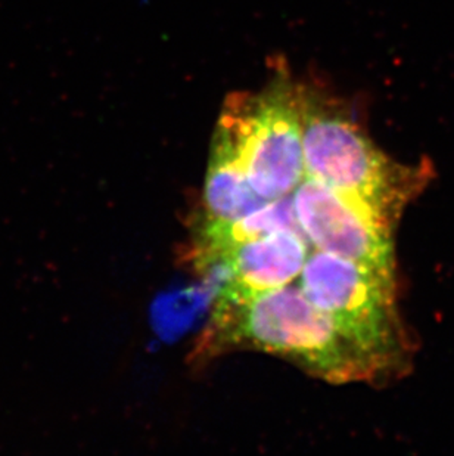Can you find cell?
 <instances>
[{
    "label": "cell",
    "mask_w": 454,
    "mask_h": 456,
    "mask_svg": "<svg viewBox=\"0 0 454 456\" xmlns=\"http://www.w3.org/2000/svg\"><path fill=\"white\" fill-rule=\"evenodd\" d=\"M262 352L330 384L388 383L377 362L310 302L298 282L247 298H215L189 361L206 365L231 352Z\"/></svg>",
    "instance_id": "cell-1"
},
{
    "label": "cell",
    "mask_w": 454,
    "mask_h": 456,
    "mask_svg": "<svg viewBox=\"0 0 454 456\" xmlns=\"http://www.w3.org/2000/svg\"><path fill=\"white\" fill-rule=\"evenodd\" d=\"M305 176L352 201L379 228L394 235L404 211L435 176L431 161L391 159L364 129L348 102L300 82Z\"/></svg>",
    "instance_id": "cell-2"
},
{
    "label": "cell",
    "mask_w": 454,
    "mask_h": 456,
    "mask_svg": "<svg viewBox=\"0 0 454 456\" xmlns=\"http://www.w3.org/2000/svg\"><path fill=\"white\" fill-rule=\"evenodd\" d=\"M296 282L344 336L377 362L388 381L410 372L415 345L399 314L395 276L313 248Z\"/></svg>",
    "instance_id": "cell-3"
},
{
    "label": "cell",
    "mask_w": 454,
    "mask_h": 456,
    "mask_svg": "<svg viewBox=\"0 0 454 456\" xmlns=\"http://www.w3.org/2000/svg\"><path fill=\"white\" fill-rule=\"evenodd\" d=\"M222 114L235 130L254 192L266 201L292 195L305 177L300 82L279 69L262 92L227 96Z\"/></svg>",
    "instance_id": "cell-4"
},
{
    "label": "cell",
    "mask_w": 454,
    "mask_h": 456,
    "mask_svg": "<svg viewBox=\"0 0 454 456\" xmlns=\"http://www.w3.org/2000/svg\"><path fill=\"white\" fill-rule=\"evenodd\" d=\"M292 204L312 248L395 276L394 235L344 195L305 176L292 192Z\"/></svg>",
    "instance_id": "cell-5"
},
{
    "label": "cell",
    "mask_w": 454,
    "mask_h": 456,
    "mask_svg": "<svg viewBox=\"0 0 454 456\" xmlns=\"http://www.w3.org/2000/svg\"><path fill=\"white\" fill-rule=\"evenodd\" d=\"M312 244L303 232L278 231L236 247L211 272H222L217 297L247 298L282 289L300 278Z\"/></svg>",
    "instance_id": "cell-6"
},
{
    "label": "cell",
    "mask_w": 454,
    "mask_h": 456,
    "mask_svg": "<svg viewBox=\"0 0 454 456\" xmlns=\"http://www.w3.org/2000/svg\"><path fill=\"white\" fill-rule=\"evenodd\" d=\"M278 231L303 232L296 222L292 195L271 201L239 219L208 220L199 217L189 242V262L195 271L208 273L223 256L236 247Z\"/></svg>",
    "instance_id": "cell-7"
},
{
    "label": "cell",
    "mask_w": 454,
    "mask_h": 456,
    "mask_svg": "<svg viewBox=\"0 0 454 456\" xmlns=\"http://www.w3.org/2000/svg\"><path fill=\"white\" fill-rule=\"evenodd\" d=\"M269 203L271 201L260 199L254 192L235 130L231 121L220 112L207 167L201 217L208 220L239 219Z\"/></svg>",
    "instance_id": "cell-8"
}]
</instances>
